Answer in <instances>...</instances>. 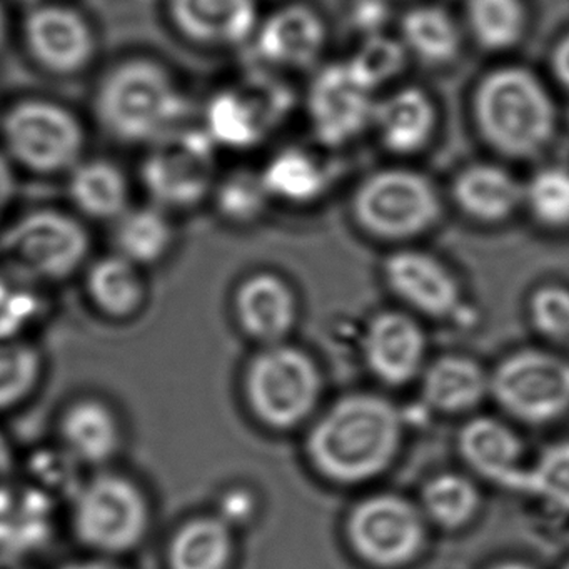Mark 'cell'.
I'll use <instances>...</instances> for the list:
<instances>
[{
  "label": "cell",
  "mask_w": 569,
  "mask_h": 569,
  "mask_svg": "<svg viewBox=\"0 0 569 569\" xmlns=\"http://www.w3.org/2000/svg\"><path fill=\"white\" fill-rule=\"evenodd\" d=\"M102 131L128 146H149L184 126L188 99L178 79L151 58H129L108 69L94 92Z\"/></svg>",
  "instance_id": "obj_1"
},
{
  "label": "cell",
  "mask_w": 569,
  "mask_h": 569,
  "mask_svg": "<svg viewBox=\"0 0 569 569\" xmlns=\"http://www.w3.org/2000/svg\"><path fill=\"white\" fill-rule=\"evenodd\" d=\"M401 441V422L391 402L355 395L332 406L309 436L316 468L338 482H361L388 468Z\"/></svg>",
  "instance_id": "obj_2"
},
{
  "label": "cell",
  "mask_w": 569,
  "mask_h": 569,
  "mask_svg": "<svg viewBox=\"0 0 569 569\" xmlns=\"http://www.w3.org/2000/svg\"><path fill=\"white\" fill-rule=\"evenodd\" d=\"M479 132L509 158H531L551 141L556 108L541 81L525 68H499L479 82L475 94Z\"/></svg>",
  "instance_id": "obj_3"
},
{
  "label": "cell",
  "mask_w": 569,
  "mask_h": 569,
  "mask_svg": "<svg viewBox=\"0 0 569 569\" xmlns=\"http://www.w3.org/2000/svg\"><path fill=\"white\" fill-rule=\"evenodd\" d=\"M152 519L151 498L141 482L116 469L96 471L72 499V535L104 558L138 549L151 531Z\"/></svg>",
  "instance_id": "obj_4"
},
{
  "label": "cell",
  "mask_w": 569,
  "mask_h": 569,
  "mask_svg": "<svg viewBox=\"0 0 569 569\" xmlns=\"http://www.w3.org/2000/svg\"><path fill=\"white\" fill-rule=\"evenodd\" d=\"M2 151L12 164L38 176L69 174L84 159L81 119L61 102L28 98L0 116Z\"/></svg>",
  "instance_id": "obj_5"
},
{
  "label": "cell",
  "mask_w": 569,
  "mask_h": 569,
  "mask_svg": "<svg viewBox=\"0 0 569 569\" xmlns=\"http://www.w3.org/2000/svg\"><path fill=\"white\" fill-rule=\"evenodd\" d=\"M91 234L78 216L41 208L19 216L0 234V258L36 281L62 282L88 268Z\"/></svg>",
  "instance_id": "obj_6"
},
{
  "label": "cell",
  "mask_w": 569,
  "mask_h": 569,
  "mask_svg": "<svg viewBox=\"0 0 569 569\" xmlns=\"http://www.w3.org/2000/svg\"><path fill=\"white\" fill-rule=\"evenodd\" d=\"M146 149L139 178L151 204L172 214L211 198L218 148L204 129L181 126Z\"/></svg>",
  "instance_id": "obj_7"
},
{
  "label": "cell",
  "mask_w": 569,
  "mask_h": 569,
  "mask_svg": "<svg viewBox=\"0 0 569 569\" xmlns=\"http://www.w3.org/2000/svg\"><path fill=\"white\" fill-rule=\"evenodd\" d=\"M244 392L256 418L271 428H291L318 402L321 376L305 352L271 346L249 362Z\"/></svg>",
  "instance_id": "obj_8"
},
{
  "label": "cell",
  "mask_w": 569,
  "mask_h": 569,
  "mask_svg": "<svg viewBox=\"0 0 569 569\" xmlns=\"http://www.w3.org/2000/svg\"><path fill=\"white\" fill-rule=\"evenodd\" d=\"M359 226L382 239H408L438 221L441 206L429 179L409 169L369 176L352 201Z\"/></svg>",
  "instance_id": "obj_9"
},
{
  "label": "cell",
  "mask_w": 569,
  "mask_h": 569,
  "mask_svg": "<svg viewBox=\"0 0 569 569\" xmlns=\"http://www.w3.org/2000/svg\"><path fill=\"white\" fill-rule=\"evenodd\" d=\"M489 388L509 415L545 425L569 411V361L526 349L499 365Z\"/></svg>",
  "instance_id": "obj_10"
},
{
  "label": "cell",
  "mask_w": 569,
  "mask_h": 569,
  "mask_svg": "<svg viewBox=\"0 0 569 569\" xmlns=\"http://www.w3.org/2000/svg\"><path fill=\"white\" fill-rule=\"evenodd\" d=\"M26 52L41 71L56 78L82 74L98 56L94 26L79 9L41 0L21 24Z\"/></svg>",
  "instance_id": "obj_11"
},
{
  "label": "cell",
  "mask_w": 569,
  "mask_h": 569,
  "mask_svg": "<svg viewBox=\"0 0 569 569\" xmlns=\"http://www.w3.org/2000/svg\"><path fill=\"white\" fill-rule=\"evenodd\" d=\"M376 88L349 59L325 66L308 92V114L316 138L328 146H342L372 126Z\"/></svg>",
  "instance_id": "obj_12"
},
{
  "label": "cell",
  "mask_w": 569,
  "mask_h": 569,
  "mask_svg": "<svg viewBox=\"0 0 569 569\" xmlns=\"http://www.w3.org/2000/svg\"><path fill=\"white\" fill-rule=\"evenodd\" d=\"M348 536L359 558L378 568L408 565L425 545V525L418 509L395 495L375 496L349 516Z\"/></svg>",
  "instance_id": "obj_13"
},
{
  "label": "cell",
  "mask_w": 569,
  "mask_h": 569,
  "mask_svg": "<svg viewBox=\"0 0 569 569\" xmlns=\"http://www.w3.org/2000/svg\"><path fill=\"white\" fill-rule=\"evenodd\" d=\"M58 436L69 458L94 471L111 468L126 445L118 409L98 396L68 402L59 415Z\"/></svg>",
  "instance_id": "obj_14"
},
{
  "label": "cell",
  "mask_w": 569,
  "mask_h": 569,
  "mask_svg": "<svg viewBox=\"0 0 569 569\" xmlns=\"http://www.w3.org/2000/svg\"><path fill=\"white\" fill-rule=\"evenodd\" d=\"M274 96L261 84L222 89L206 104L202 129L218 149L254 148L284 109V102L274 101Z\"/></svg>",
  "instance_id": "obj_15"
},
{
  "label": "cell",
  "mask_w": 569,
  "mask_h": 569,
  "mask_svg": "<svg viewBox=\"0 0 569 569\" xmlns=\"http://www.w3.org/2000/svg\"><path fill=\"white\" fill-rule=\"evenodd\" d=\"M171 28L194 46L234 48L254 38L256 0H166Z\"/></svg>",
  "instance_id": "obj_16"
},
{
  "label": "cell",
  "mask_w": 569,
  "mask_h": 569,
  "mask_svg": "<svg viewBox=\"0 0 569 569\" xmlns=\"http://www.w3.org/2000/svg\"><path fill=\"white\" fill-rule=\"evenodd\" d=\"M252 39L256 51L268 66L302 69L321 56L326 26L315 9L302 4L288 6L259 22Z\"/></svg>",
  "instance_id": "obj_17"
},
{
  "label": "cell",
  "mask_w": 569,
  "mask_h": 569,
  "mask_svg": "<svg viewBox=\"0 0 569 569\" xmlns=\"http://www.w3.org/2000/svg\"><path fill=\"white\" fill-rule=\"evenodd\" d=\"M421 328L401 312H382L372 319L365 338L371 371L388 385H406L418 375L425 359Z\"/></svg>",
  "instance_id": "obj_18"
},
{
  "label": "cell",
  "mask_w": 569,
  "mask_h": 569,
  "mask_svg": "<svg viewBox=\"0 0 569 569\" xmlns=\"http://www.w3.org/2000/svg\"><path fill=\"white\" fill-rule=\"evenodd\" d=\"M385 272L392 291L425 315L442 318L458 306L455 278L441 262L425 252H396L386 261Z\"/></svg>",
  "instance_id": "obj_19"
},
{
  "label": "cell",
  "mask_w": 569,
  "mask_h": 569,
  "mask_svg": "<svg viewBox=\"0 0 569 569\" xmlns=\"http://www.w3.org/2000/svg\"><path fill=\"white\" fill-rule=\"evenodd\" d=\"M84 289L94 311L109 321L134 319L148 301L144 269L118 252L89 262L84 269Z\"/></svg>",
  "instance_id": "obj_20"
},
{
  "label": "cell",
  "mask_w": 569,
  "mask_h": 569,
  "mask_svg": "<svg viewBox=\"0 0 569 569\" xmlns=\"http://www.w3.org/2000/svg\"><path fill=\"white\" fill-rule=\"evenodd\" d=\"M69 201L81 218L114 224L131 206V182L116 162L82 159L68 174Z\"/></svg>",
  "instance_id": "obj_21"
},
{
  "label": "cell",
  "mask_w": 569,
  "mask_h": 569,
  "mask_svg": "<svg viewBox=\"0 0 569 569\" xmlns=\"http://www.w3.org/2000/svg\"><path fill=\"white\" fill-rule=\"evenodd\" d=\"M234 311L239 326L251 338L276 342L295 325L296 299L282 279L261 272L239 286Z\"/></svg>",
  "instance_id": "obj_22"
},
{
  "label": "cell",
  "mask_w": 569,
  "mask_h": 569,
  "mask_svg": "<svg viewBox=\"0 0 569 569\" xmlns=\"http://www.w3.org/2000/svg\"><path fill=\"white\" fill-rule=\"evenodd\" d=\"M372 126L386 149L396 154H412L431 139L436 108L422 89L402 88L378 101Z\"/></svg>",
  "instance_id": "obj_23"
},
{
  "label": "cell",
  "mask_w": 569,
  "mask_h": 569,
  "mask_svg": "<svg viewBox=\"0 0 569 569\" xmlns=\"http://www.w3.org/2000/svg\"><path fill=\"white\" fill-rule=\"evenodd\" d=\"M459 208L481 222H501L522 202L525 186L501 166L479 162L462 169L452 184Z\"/></svg>",
  "instance_id": "obj_24"
},
{
  "label": "cell",
  "mask_w": 569,
  "mask_h": 569,
  "mask_svg": "<svg viewBox=\"0 0 569 569\" xmlns=\"http://www.w3.org/2000/svg\"><path fill=\"white\" fill-rule=\"evenodd\" d=\"M234 555L231 525L219 515L184 519L166 548L169 569H228Z\"/></svg>",
  "instance_id": "obj_25"
},
{
  "label": "cell",
  "mask_w": 569,
  "mask_h": 569,
  "mask_svg": "<svg viewBox=\"0 0 569 569\" xmlns=\"http://www.w3.org/2000/svg\"><path fill=\"white\" fill-rule=\"evenodd\" d=\"M114 252L139 268L161 264L176 244L171 212L158 206H132L112 224Z\"/></svg>",
  "instance_id": "obj_26"
},
{
  "label": "cell",
  "mask_w": 569,
  "mask_h": 569,
  "mask_svg": "<svg viewBox=\"0 0 569 569\" xmlns=\"http://www.w3.org/2000/svg\"><path fill=\"white\" fill-rule=\"evenodd\" d=\"M462 458L491 481L516 486L522 446L515 431L491 418H476L459 435Z\"/></svg>",
  "instance_id": "obj_27"
},
{
  "label": "cell",
  "mask_w": 569,
  "mask_h": 569,
  "mask_svg": "<svg viewBox=\"0 0 569 569\" xmlns=\"http://www.w3.org/2000/svg\"><path fill=\"white\" fill-rule=\"evenodd\" d=\"M426 401L438 411H469L476 408L489 389V379L478 362L462 356H445L429 366L425 376Z\"/></svg>",
  "instance_id": "obj_28"
},
{
  "label": "cell",
  "mask_w": 569,
  "mask_h": 569,
  "mask_svg": "<svg viewBox=\"0 0 569 569\" xmlns=\"http://www.w3.org/2000/svg\"><path fill=\"white\" fill-rule=\"evenodd\" d=\"M402 46L426 64H449L461 46L458 26L445 9L419 6L402 18Z\"/></svg>",
  "instance_id": "obj_29"
},
{
  "label": "cell",
  "mask_w": 569,
  "mask_h": 569,
  "mask_svg": "<svg viewBox=\"0 0 569 569\" xmlns=\"http://www.w3.org/2000/svg\"><path fill=\"white\" fill-rule=\"evenodd\" d=\"M261 176L271 198L296 204L321 198L328 188V172L321 161L302 149H284L272 156Z\"/></svg>",
  "instance_id": "obj_30"
},
{
  "label": "cell",
  "mask_w": 569,
  "mask_h": 569,
  "mask_svg": "<svg viewBox=\"0 0 569 569\" xmlns=\"http://www.w3.org/2000/svg\"><path fill=\"white\" fill-rule=\"evenodd\" d=\"M41 349L28 339L0 336V415L32 398L44 378Z\"/></svg>",
  "instance_id": "obj_31"
},
{
  "label": "cell",
  "mask_w": 569,
  "mask_h": 569,
  "mask_svg": "<svg viewBox=\"0 0 569 569\" xmlns=\"http://www.w3.org/2000/svg\"><path fill=\"white\" fill-rule=\"evenodd\" d=\"M466 14L476 41L489 51L511 49L525 36L522 0H468Z\"/></svg>",
  "instance_id": "obj_32"
},
{
  "label": "cell",
  "mask_w": 569,
  "mask_h": 569,
  "mask_svg": "<svg viewBox=\"0 0 569 569\" xmlns=\"http://www.w3.org/2000/svg\"><path fill=\"white\" fill-rule=\"evenodd\" d=\"M422 505L439 526L458 529L478 511L479 492L468 478L449 472L436 476L426 485Z\"/></svg>",
  "instance_id": "obj_33"
},
{
  "label": "cell",
  "mask_w": 569,
  "mask_h": 569,
  "mask_svg": "<svg viewBox=\"0 0 569 569\" xmlns=\"http://www.w3.org/2000/svg\"><path fill=\"white\" fill-rule=\"evenodd\" d=\"M211 199L222 219L232 224H248L264 212L271 196L261 172L239 169L216 182Z\"/></svg>",
  "instance_id": "obj_34"
},
{
  "label": "cell",
  "mask_w": 569,
  "mask_h": 569,
  "mask_svg": "<svg viewBox=\"0 0 569 569\" xmlns=\"http://www.w3.org/2000/svg\"><path fill=\"white\" fill-rule=\"evenodd\" d=\"M522 202L545 228H569V169L551 166L536 172L525 186Z\"/></svg>",
  "instance_id": "obj_35"
},
{
  "label": "cell",
  "mask_w": 569,
  "mask_h": 569,
  "mask_svg": "<svg viewBox=\"0 0 569 569\" xmlns=\"http://www.w3.org/2000/svg\"><path fill=\"white\" fill-rule=\"evenodd\" d=\"M516 486L569 512V441L546 449L531 471L519 475Z\"/></svg>",
  "instance_id": "obj_36"
},
{
  "label": "cell",
  "mask_w": 569,
  "mask_h": 569,
  "mask_svg": "<svg viewBox=\"0 0 569 569\" xmlns=\"http://www.w3.org/2000/svg\"><path fill=\"white\" fill-rule=\"evenodd\" d=\"M532 325L555 345L569 349V289L545 286L529 302Z\"/></svg>",
  "instance_id": "obj_37"
},
{
  "label": "cell",
  "mask_w": 569,
  "mask_h": 569,
  "mask_svg": "<svg viewBox=\"0 0 569 569\" xmlns=\"http://www.w3.org/2000/svg\"><path fill=\"white\" fill-rule=\"evenodd\" d=\"M406 48L401 41L378 34L365 38V44L351 61L359 71L376 86L385 84L389 79L399 74L405 66Z\"/></svg>",
  "instance_id": "obj_38"
},
{
  "label": "cell",
  "mask_w": 569,
  "mask_h": 569,
  "mask_svg": "<svg viewBox=\"0 0 569 569\" xmlns=\"http://www.w3.org/2000/svg\"><path fill=\"white\" fill-rule=\"evenodd\" d=\"M388 0H356L352 4V24L365 38L382 34V26L388 22Z\"/></svg>",
  "instance_id": "obj_39"
},
{
  "label": "cell",
  "mask_w": 569,
  "mask_h": 569,
  "mask_svg": "<svg viewBox=\"0 0 569 569\" xmlns=\"http://www.w3.org/2000/svg\"><path fill=\"white\" fill-rule=\"evenodd\" d=\"M222 508H224V511L219 516H221L228 525H232V521L244 519L246 516L251 512V501H249L248 492H228V495L224 496V501H222Z\"/></svg>",
  "instance_id": "obj_40"
},
{
  "label": "cell",
  "mask_w": 569,
  "mask_h": 569,
  "mask_svg": "<svg viewBox=\"0 0 569 569\" xmlns=\"http://www.w3.org/2000/svg\"><path fill=\"white\" fill-rule=\"evenodd\" d=\"M14 171H12V162L9 161L4 151H0V214L8 209L9 202L14 196Z\"/></svg>",
  "instance_id": "obj_41"
},
{
  "label": "cell",
  "mask_w": 569,
  "mask_h": 569,
  "mask_svg": "<svg viewBox=\"0 0 569 569\" xmlns=\"http://www.w3.org/2000/svg\"><path fill=\"white\" fill-rule=\"evenodd\" d=\"M551 64L552 72H555L559 84L569 89V34L565 36L559 41V44L556 46L555 52H552Z\"/></svg>",
  "instance_id": "obj_42"
},
{
  "label": "cell",
  "mask_w": 569,
  "mask_h": 569,
  "mask_svg": "<svg viewBox=\"0 0 569 569\" xmlns=\"http://www.w3.org/2000/svg\"><path fill=\"white\" fill-rule=\"evenodd\" d=\"M61 569H126L122 568L119 562H116L112 558H99L84 559V561L71 562V565L62 566Z\"/></svg>",
  "instance_id": "obj_43"
},
{
  "label": "cell",
  "mask_w": 569,
  "mask_h": 569,
  "mask_svg": "<svg viewBox=\"0 0 569 569\" xmlns=\"http://www.w3.org/2000/svg\"><path fill=\"white\" fill-rule=\"evenodd\" d=\"M8 11H6L4 4H2V0H0V49L4 48L6 41H8Z\"/></svg>",
  "instance_id": "obj_44"
},
{
  "label": "cell",
  "mask_w": 569,
  "mask_h": 569,
  "mask_svg": "<svg viewBox=\"0 0 569 569\" xmlns=\"http://www.w3.org/2000/svg\"><path fill=\"white\" fill-rule=\"evenodd\" d=\"M491 569H532L531 566L525 565V562L508 561L501 562V565L495 566Z\"/></svg>",
  "instance_id": "obj_45"
},
{
  "label": "cell",
  "mask_w": 569,
  "mask_h": 569,
  "mask_svg": "<svg viewBox=\"0 0 569 569\" xmlns=\"http://www.w3.org/2000/svg\"><path fill=\"white\" fill-rule=\"evenodd\" d=\"M0 569H24V568H21V566L16 565V562H12V561H0Z\"/></svg>",
  "instance_id": "obj_46"
},
{
  "label": "cell",
  "mask_w": 569,
  "mask_h": 569,
  "mask_svg": "<svg viewBox=\"0 0 569 569\" xmlns=\"http://www.w3.org/2000/svg\"><path fill=\"white\" fill-rule=\"evenodd\" d=\"M565 569H569V562H568V565L565 566Z\"/></svg>",
  "instance_id": "obj_47"
}]
</instances>
